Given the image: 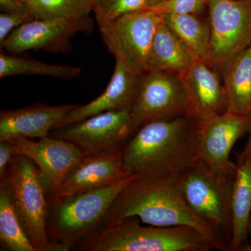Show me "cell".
<instances>
[{
    "instance_id": "6da1fadb",
    "label": "cell",
    "mask_w": 251,
    "mask_h": 251,
    "mask_svg": "<svg viewBox=\"0 0 251 251\" xmlns=\"http://www.w3.org/2000/svg\"><path fill=\"white\" fill-rule=\"evenodd\" d=\"M199 128L186 115L142 126L122 150L126 170L138 177L176 181L198 161Z\"/></svg>"
},
{
    "instance_id": "7a4b0ae2",
    "label": "cell",
    "mask_w": 251,
    "mask_h": 251,
    "mask_svg": "<svg viewBox=\"0 0 251 251\" xmlns=\"http://www.w3.org/2000/svg\"><path fill=\"white\" fill-rule=\"evenodd\" d=\"M133 216L156 227L189 226L201 232L214 249L229 250L226 243L190 209L176 181L137 176L115 198L100 226L110 227Z\"/></svg>"
},
{
    "instance_id": "3957f363",
    "label": "cell",
    "mask_w": 251,
    "mask_h": 251,
    "mask_svg": "<svg viewBox=\"0 0 251 251\" xmlns=\"http://www.w3.org/2000/svg\"><path fill=\"white\" fill-rule=\"evenodd\" d=\"M135 216L100 227L80 241L85 251H209L210 242L189 226H142Z\"/></svg>"
},
{
    "instance_id": "277c9868",
    "label": "cell",
    "mask_w": 251,
    "mask_h": 251,
    "mask_svg": "<svg viewBox=\"0 0 251 251\" xmlns=\"http://www.w3.org/2000/svg\"><path fill=\"white\" fill-rule=\"evenodd\" d=\"M235 170L218 171L201 160L193 163L176 181L188 207L228 246L232 238V193Z\"/></svg>"
},
{
    "instance_id": "5b68a950",
    "label": "cell",
    "mask_w": 251,
    "mask_h": 251,
    "mask_svg": "<svg viewBox=\"0 0 251 251\" xmlns=\"http://www.w3.org/2000/svg\"><path fill=\"white\" fill-rule=\"evenodd\" d=\"M136 177L131 175L104 187L52 198L50 234L59 251H69L98 229L115 198Z\"/></svg>"
},
{
    "instance_id": "8992f818",
    "label": "cell",
    "mask_w": 251,
    "mask_h": 251,
    "mask_svg": "<svg viewBox=\"0 0 251 251\" xmlns=\"http://www.w3.org/2000/svg\"><path fill=\"white\" fill-rule=\"evenodd\" d=\"M5 177L26 233L38 251H57L48 237L49 204L40 172L30 158L16 154Z\"/></svg>"
},
{
    "instance_id": "52a82bcc",
    "label": "cell",
    "mask_w": 251,
    "mask_h": 251,
    "mask_svg": "<svg viewBox=\"0 0 251 251\" xmlns=\"http://www.w3.org/2000/svg\"><path fill=\"white\" fill-rule=\"evenodd\" d=\"M163 15L151 8L127 13L98 24L108 50L131 72L143 75L153 36Z\"/></svg>"
},
{
    "instance_id": "ba28073f",
    "label": "cell",
    "mask_w": 251,
    "mask_h": 251,
    "mask_svg": "<svg viewBox=\"0 0 251 251\" xmlns=\"http://www.w3.org/2000/svg\"><path fill=\"white\" fill-rule=\"evenodd\" d=\"M209 65L219 73L251 45V0H209Z\"/></svg>"
},
{
    "instance_id": "9c48e42d",
    "label": "cell",
    "mask_w": 251,
    "mask_h": 251,
    "mask_svg": "<svg viewBox=\"0 0 251 251\" xmlns=\"http://www.w3.org/2000/svg\"><path fill=\"white\" fill-rule=\"evenodd\" d=\"M130 110L102 112L59 128L57 138L76 145L85 155L120 151L122 144L134 131Z\"/></svg>"
},
{
    "instance_id": "30bf717a",
    "label": "cell",
    "mask_w": 251,
    "mask_h": 251,
    "mask_svg": "<svg viewBox=\"0 0 251 251\" xmlns=\"http://www.w3.org/2000/svg\"><path fill=\"white\" fill-rule=\"evenodd\" d=\"M130 115L135 129L149 122L186 115L179 77L168 73L145 72Z\"/></svg>"
},
{
    "instance_id": "8fae6325",
    "label": "cell",
    "mask_w": 251,
    "mask_h": 251,
    "mask_svg": "<svg viewBox=\"0 0 251 251\" xmlns=\"http://www.w3.org/2000/svg\"><path fill=\"white\" fill-rule=\"evenodd\" d=\"M94 23L90 16L75 20H34L15 29L1 46L11 54L31 50L65 52L71 39L79 33H90Z\"/></svg>"
},
{
    "instance_id": "7c38bea8",
    "label": "cell",
    "mask_w": 251,
    "mask_h": 251,
    "mask_svg": "<svg viewBox=\"0 0 251 251\" xmlns=\"http://www.w3.org/2000/svg\"><path fill=\"white\" fill-rule=\"evenodd\" d=\"M198 125L199 160L218 171H234L229 155L237 140L251 133V117L227 110Z\"/></svg>"
},
{
    "instance_id": "4fadbf2b",
    "label": "cell",
    "mask_w": 251,
    "mask_h": 251,
    "mask_svg": "<svg viewBox=\"0 0 251 251\" xmlns=\"http://www.w3.org/2000/svg\"><path fill=\"white\" fill-rule=\"evenodd\" d=\"M9 141L14 144L16 154L27 156L34 161L46 191L52 198L69 172L85 155L76 145L60 138L46 137L38 141L17 138Z\"/></svg>"
},
{
    "instance_id": "5bb4252c",
    "label": "cell",
    "mask_w": 251,
    "mask_h": 251,
    "mask_svg": "<svg viewBox=\"0 0 251 251\" xmlns=\"http://www.w3.org/2000/svg\"><path fill=\"white\" fill-rule=\"evenodd\" d=\"M179 77L184 90L186 116L201 124L227 111L224 86L215 69L196 59Z\"/></svg>"
},
{
    "instance_id": "9a60e30c",
    "label": "cell",
    "mask_w": 251,
    "mask_h": 251,
    "mask_svg": "<svg viewBox=\"0 0 251 251\" xmlns=\"http://www.w3.org/2000/svg\"><path fill=\"white\" fill-rule=\"evenodd\" d=\"M123 162L122 150L85 155L64 178L52 198H58L109 186L129 176Z\"/></svg>"
},
{
    "instance_id": "2e32d148",
    "label": "cell",
    "mask_w": 251,
    "mask_h": 251,
    "mask_svg": "<svg viewBox=\"0 0 251 251\" xmlns=\"http://www.w3.org/2000/svg\"><path fill=\"white\" fill-rule=\"evenodd\" d=\"M142 75L115 59L113 74L103 93L86 105H77L62 120L59 128L102 112L130 110L138 95Z\"/></svg>"
},
{
    "instance_id": "e0dca14e",
    "label": "cell",
    "mask_w": 251,
    "mask_h": 251,
    "mask_svg": "<svg viewBox=\"0 0 251 251\" xmlns=\"http://www.w3.org/2000/svg\"><path fill=\"white\" fill-rule=\"evenodd\" d=\"M77 105H34L0 112V140L43 138L58 129L62 120Z\"/></svg>"
},
{
    "instance_id": "ac0fdd59",
    "label": "cell",
    "mask_w": 251,
    "mask_h": 251,
    "mask_svg": "<svg viewBox=\"0 0 251 251\" xmlns=\"http://www.w3.org/2000/svg\"><path fill=\"white\" fill-rule=\"evenodd\" d=\"M232 193V232L229 251H239L251 232V148L235 152Z\"/></svg>"
},
{
    "instance_id": "d6986e66",
    "label": "cell",
    "mask_w": 251,
    "mask_h": 251,
    "mask_svg": "<svg viewBox=\"0 0 251 251\" xmlns=\"http://www.w3.org/2000/svg\"><path fill=\"white\" fill-rule=\"evenodd\" d=\"M196 59L171 28L163 22L153 36L146 62V72L168 73L179 76Z\"/></svg>"
},
{
    "instance_id": "ffe728a7",
    "label": "cell",
    "mask_w": 251,
    "mask_h": 251,
    "mask_svg": "<svg viewBox=\"0 0 251 251\" xmlns=\"http://www.w3.org/2000/svg\"><path fill=\"white\" fill-rule=\"evenodd\" d=\"M227 111L251 117V45L221 72Z\"/></svg>"
},
{
    "instance_id": "44dd1931",
    "label": "cell",
    "mask_w": 251,
    "mask_h": 251,
    "mask_svg": "<svg viewBox=\"0 0 251 251\" xmlns=\"http://www.w3.org/2000/svg\"><path fill=\"white\" fill-rule=\"evenodd\" d=\"M166 23L197 60L209 65L210 27L209 19L198 15L163 14Z\"/></svg>"
},
{
    "instance_id": "7402d4cb",
    "label": "cell",
    "mask_w": 251,
    "mask_h": 251,
    "mask_svg": "<svg viewBox=\"0 0 251 251\" xmlns=\"http://www.w3.org/2000/svg\"><path fill=\"white\" fill-rule=\"evenodd\" d=\"M0 239L9 251H38L23 227L6 177L0 183Z\"/></svg>"
},
{
    "instance_id": "603a6c76",
    "label": "cell",
    "mask_w": 251,
    "mask_h": 251,
    "mask_svg": "<svg viewBox=\"0 0 251 251\" xmlns=\"http://www.w3.org/2000/svg\"><path fill=\"white\" fill-rule=\"evenodd\" d=\"M80 68L55 65L21 57L19 54H0V77L15 75H45L62 80H72L80 75Z\"/></svg>"
},
{
    "instance_id": "cb8c5ba5",
    "label": "cell",
    "mask_w": 251,
    "mask_h": 251,
    "mask_svg": "<svg viewBox=\"0 0 251 251\" xmlns=\"http://www.w3.org/2000/svg\"><path fill=\"white\" fill-rule=\"evenodd\" d=\"M34 20H75L90 16L92 0H28Z\"/></svg>"
},
{
    "instance_id": "d4e9b609",
    "label": "cell",
    "mask_w": 251,
    "mask_h": 251,
    "mask_svg": "<svg viewBox=\"0 0 251 251\" xmlns=\"http://www.w3.org/2000/svg\"><path fill=\"white\" fill-rule=\"evenodd\" d=\"M149 0H92L98 24L110 22L127 13L148 7Z\"/></svg>"
},
{
    "instance_id": "484cf974",
    "label": "cell",
    "mask_w": 251,
    "mask_h": 251,
    "mask_svg": "<svg viewBox=\"0 0 251 251\" xmlns=\"http://www.w3.org/2000/svg\"><path fill=\"white\" fill-rule=\"evenodd\" d=\"M209 0H166L152 6L162 14H193L201 16L208 10Z\"/></svg>"
},
{
    "instance_id": "4316f807",
    "label": "cell",
    "mask_w": 251,
    "mask_h": 251,
    "mask_svg": "<svg viewBox=\"0 0 251 251\" xmlns=\"http://www.w3.org/2000/svg\"><path fill=\"white\" fill-rule=\"evenodd\" d=\"M34 20L28 9L22 12H1L0 14V45L15 29Z\"/></svg>"
},
{
    "instance_id": "83f0119b",
    "label": "cell",
    "mask_w": 251,
    "mask_h": 251,
    "mask_svg": "<svg viewBox=\"0 0 251 251\" xmlns=\"http://www.w3.org/2000/svg\"><path fill=\"white\" fill-rule=\"evenodd\" d=\"M16 155L14 144L9 140H0V179L6 176L11 160Z\"/></svg>"
},
{
    "instance_id": "f1b7e54d",
    "label": "cell",
    "mask_w": 251,
    "mask_h": 251,
    "mask_svg": "<svg viewBox=\"0 0 251 251\" xmlns=\"http://www.w3.org/2000/svg\"><path fill=\"white\" fill-rule=\"evenodd\" d=\"M0 7L3 13H16L27 11L25 4H21L16 0H0Z\"/></svg>"
},
{
    "instance_id": "f546056e",
    "label": "cell",
    "mask_w": 251,
    "mask_h": 251,
    "mask_svg": "<svg viewBox=\"0 0 251 251\" xmlns=\"http://www.w3.org/2000/svg\"><path fill=\"white\" fill-rule=\"evenodd\" d=\"M165 1L166 0H149L148 7H152V6L161 4Z\"/></svg>"
},
{
    "instance_id": "4dcf8cb0",
    "label": "cell",
    "mask_w": 251,
    "mask_h": 251,
    "mask_svg": "<svg viewBox=\"0 0 251 251\" xmlns=\"http://www.w3.org/2000/svg\"><path fill=\"white\" fill-rule=\"evenodd\" d=\"M239 251H251V244L248 243V244L243 246Z\"/></svg>"
},
{
    "instance_id": "1f68e13d",
    "label": "cell",
    "mask_w": 251,
    "mask_h": 251,
    "mask_svg": "<svg viewBox=\"0 0 251 251\" xmlns=\"http://www.w3.org/2000/svg\"><path fill=\"white\" fill-rule=\"evenodd\" d=\"M245 146L250 147V148H251V133L249 134V139H248L247 143L246 144Z\"/></svg>"
},
{
    "instance_id": "d6a6232c",
    "label": "cell",
    "mask_w": 251,
    "mask_h": 251,
    "mask_svg": "<svg viewBox=\"0 0 251 251\" xmlns=\"http://www.w3.org/2000/svg\"><path fill=\"white\" fill-rule=\"evenodd\" d=\"M16 1H18V2L21 3V4H27L28 0H16Z\"/></svg>"
}]
</instances>
